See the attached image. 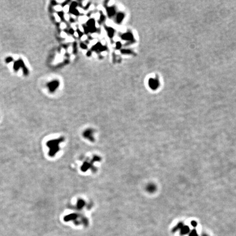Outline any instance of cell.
<instances>
[{
	"label": "cell",
	"mask_w": 236,
	"mask_h": 236,
	"mask_svg": "<svg viewBox=\"0 0 236 236\" xmlns=\"http://www.w3.org/2000/svg\"><path fill=\"white\" fill-rule=\"evenodd\" d=\"M55 8H56V10H57V11H60V10L61 9V7H60V6H57Z\"/></svg>",
	"instance_id": "cell-1"
},
{
	"label": "cell",
	"mask_w": 236,
	"mask_h": 236,
	"mask_svg": "<svg viewBox=\"0 0 236 236\" xmlns=\"http://www.w3.org/2000/svg\"><path fill=\"white\" fill-rule=\"evenodd\" d=\"M61 26V27H62V28H64V27H65V26H65V25L64 24H62Z\"/></svg>",
	"instance_id": "cell-2"
},
{
	"label": "cell",
	"mask_w": 236,
	"mask_h": 236,
	"mask_svg": "<svg viewBox=\"0 0 236 236\" xmlns=\"http://www.w3.org/2000/svg\"><path fill=\"white\" fill-rule=\"evenodd\" d=\"M55 18H56V19L57 20V21H59V20H60V19H59V18H58V17L57 16H56V15H55Z\"/></svg>",
	"instance_id": "cell-3"
},
{
	"label": "cell",
	"mask_w": 236,
	"mask_h": 236,
	"mask_svg": "<svg viewBox=\"0 0 236 236\" xmlns=\"http://www.w3.org/2000/svg\"><path fill=\"white\" fill-rule=\"evenodd\" d=\"M65 19H67V20L68 19V15H67V14H66V15H65Z\"/></svg>",
	"instance_id": "cell-4"
},
{
	"label": "cell",
	"mask_w": 236,
	"mask_h": 236,
	"mask_svg": "<svg viewBox=\"0 0 236 236\" xmlns=\"http://www.w3.org/2000/svg\"><path fill=\"white\" fill-rule=\"evenodd\" d=\"M64 10H65V11H68V7L66 6V7H65V9H64Z\"/></svg>",
	"instance_id": "cell-5"
}]
</instances>
